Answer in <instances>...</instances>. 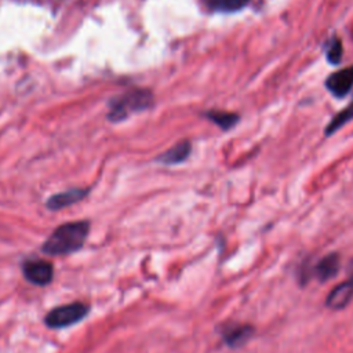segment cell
Returning a JSON list of instances; mask_svg holds the SVG:
<instances>
[{
	"instance_id": "obj_4",
	"label": "cell",
	"mask_w": 353,
	"mask_h": 353,
	"mask_svg": "<svg viewBox=\"0 0 353 353\" xmlns=\"http://www.w3.org/2000/svg\"><path fill=\"white\" fill-rule=\"evenodd\" d=\"M23 276L28 281L36 285H46L52 280V265L44 259L26 261L22 266Z\"/></svg>"
},
{
	"instance_id": "obj_5",
	"label": "cell",
	"mask_w": 353,
	"mask_h": 353,
	"mask_svg": "<svg viewBox=\"0 0 353 353\" xmlns=\"http://www.w3.org/2000/svg\"><path fill=\"white\" fill-rule=\"evenodd\" d=\"M325 87L332 95L338 98L345 97L353 87V66L345 68L328 76L325 80Z\"/></svg>"
},
{
	"instance_id": "obj_13",
	"label": "cell",
	"mask_w": 353,
	"mask_h": 353,
	"mask_svg": "<svg viewBox=\"0 0 353 353\" xmlns=\"http://www.w3.org/2000/svg\"><path fill=\"white\" fill-rule=\"evenodd\" d=\"M325 55L330 63H338L342 57V46L341 41L336 39H332L328 41V46L325 48Z\"/></svg>"
},
{
	"instance_id": "obj_9",
	"label": "cell",
	"mask_w": 353,
	"mask_h": 353,
	"mask_svg": "<svg viewBox=\"0 0 353 353\" xmlns=\"http://www.w3.org/2000/svg\"><path fill=\"white\" fill-rule=\"evenodd\" d=\"M189 153H190V143L188 141H183V142H179L178 145L172 146L165 153H163L160 156L159 161L165 163V164H175L179 161H183Z\"/></svg>"
},
{
	"instance_id": "obj_2",
	"label": "cell",
	"mask_w": 353,
	"mask_h": 353,
	"mask_svg": "<svg viewBox=\"0 0 353 353\" xmlns=\"http://www.w3.org/2000/svg\"><path fill=\"white\" fill-rule=\"evenodd\" d=\"M90 306L83 302H73L58 306L47 313L44 321L51 328H63L72 325L87 316Z\"/></svg>"
},
{
	"instance_id": "obj_1",
	"label": "cell",
	"mask_w": 353,
	"mask_h": 353,
	"mask_svg": "<svg viewBox=\"0 0 353 353\" xmlns=\"http://www.w3.org/2000/svg\"><path fill=\"white\" fill-rule=\"evenodd\" d=\"M88 230L90 223L85 221L61 225L44 241L43 251L50 255H66L74 252L83 247Z\"/></svg>"
},
{
	"instance_id": "obj_8",
	"label": "cell",
	"mask_w": 353,
	"mask_h": 353,
	"mask_svg": "<svg viewBox=\"0 0 353 353\" xmlns=\"http://www.w3.org/2000/svg\"><path fill=\"white\" fill-rule=\"evenodd\" d=\"M339 268V258L335 254H331L325 258H323L314 268V274L319 280L324 281L330 277H332Z\"/></svg>"
},
{
	"instance_id": "obj_7",
	"label": "cell",
	"mask_w": 353,
	"mask_h": 353,
	"mask_svg": "<svg viewBox=\"0 0 353 353\" xmlns=\"http://www.w3.org/2000/svg\"><path fill=\"white\" fill-rule=\"evenodd\" d=\"M85 194H87V190H83V189H72L68 192H62V193H58V194L50 197L47 201V207L51 210H59V208L68 207L73 203H77Z\"/></svg>"
},
{
	"instance_id": "obj_12",
	"label": "cell",
	"mask_w": 353,
	"mask_h": 353,
	"mask_svg": "<svg viewBox=\"0 0 353 353\" xmlns=\"http://www.w3.org/2000/svg\"><path fill=\"white\" fill-rule=\"evenodd\" d=\"M207 117L210 120H212L215 124H218L223 130H228V128L233 127L236 124V121L239 120L237 114L226 113V112H208Z\"/></svg>"
},
{
	"instance_id": "obj_10",
	"label": "cell",
	"mask_w": 353,
	"mask_h": 353,
	"mask_svg": "<svg viewBox=\"0 0 353 353\" xmlns=\"http://www.w3.org/2000/svg\"><path fill=\"white\" fill-rule=\"evenodd\" d=\"M353 120V99L349 102V105L335 114V117L327 124L325 127V135H331L335 131H338L342 125H345L347 121Z\"/></svg>"
},
{
	"instance_id": "obj_14",
	"label": "cell",
	"mask_w": 353,
	"mask_h": 353,
	"mask_svg": "<svg viewBox=\"0 0 353 353\" xmlns=\"http://www.w3.org/2000/svg\"><path fill=\"white\" fill-rule=\"evenodd\" d=\"M347 272H349V281H350V283H353V261L350 262Z\"/></svg>"
},
{
	"instance_id": "obj_3",
	"label": "cell",
	"mask_w": 353,
	"mask_h": 353,
	"mask_svg": "<svg viewBox=\"0 0 353 353\" xmlns=\"http://www.w3.org/2000/svg\"><path fill=\"white\" fill-rule=\"evenodd\" d=\"M150 92L148 91H134V92H127L121 98L114 99V102L110 106V113L109 117L113 121H119L131 112H139L150 105Z\"/></svg>"
},
{
	"instance_id": "obj_11",
	"label": "cell",
	"mask_w": 353,
	"mask_h": 353,
	"mask_svg": "<svg viewBox=\"0 0 353 353\" xmlns=\"http://www.w3.org/2000/svg\"><path fill=\"white\" fill-rule=\"evenodd\" d=\"M250 0H205V4L219 12H234L244 8Z\"/></svg>"
},
{
	"instance_id": "obj_6",
	"label": "cell",
	"mask_w": 353,
	"mask_h": 353,
	"mask_svg": "<svg viewBox=\"0 0 353 353\" xmlns=\"http://www.w3.org/2000/svg\"><path fill=\"white\" fill-rule=\"evenodd\" d=\"M353 296V283L349 280L336 285L327 298V306L331 309H342Z\"/></svg>"
}]
</instances>
